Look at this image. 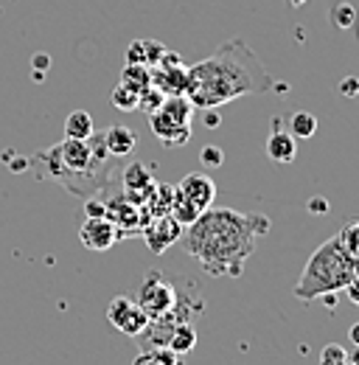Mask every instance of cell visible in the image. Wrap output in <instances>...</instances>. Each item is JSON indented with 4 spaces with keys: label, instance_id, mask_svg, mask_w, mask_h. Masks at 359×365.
Returning a JSON list of instances; mask_svg holds the SVG:
<instances>
[{
    "label": "cell",
    "instance_id": "1",
    "mask_svg": "<svg viewBox=\"0 0 359 365\" xmlns=\"http://www.w3.org/2000/svg\"><path fill=\"white\" fill-rule=\"evenodd\" d=\"M272 228L264 214H239L230 208H208L188 228H182V247L211 275L239 278L261 236Z\"/></svg>",
    "mask_w": 359,
    "mask_h": 365
},
{
    "label": "cell",
    "instance_id": "2",
    "mask_svg": "<svg viewBox=\"0 0 359 365\" xmlns=\"http://www.w3.org/2000/svg\"><path fill=\"white\" fill-rule=\"evenodd\" d=\"M286 91V85H275L261 59L247 48L244 40H230L205 62H197L185 73L182 96L194 107H219L239 96L250 93Z\"/></svg>",
    "mask_w": 359,
    "mask_h": 365
},
{
    "label": "cell",
    "instance_id": "3",
    "mask_svg": "<svg viewBox=\"0 0 359 365\" xmlns=\"http://www.w3.org/2000/svg\"><path fill=\"white\" fill-rule=\"evenodd\" d=\"M359 275V259L348 256L345 247L340 245L337 236H331L328 242H323L312 253V259L306 262L303 273L295 284V298L298 301H314L326 292H340L345 289V284Z\"/></svg>",
    "mask_w": 359,
    "mask_h": 365
},
{
    "label": "cell",
    "instance_id": "4",
    "mask_svg": "<svg viewBox=\"0 0 359 365\" xmlns=\"http://www.w3.org/2000/svg\"><path fill=\"white\" fill-rule=\"evenodd\" d=\"M137 304L149 315V320H157L177 307V292H175V287L169 281H163V273L152 270L143 278L140 289H137Z\"/></svg>",
    "mask_w": 359,
    "mask_h": 365
},
{
    "label": "cell",
    "instance_id": "5",
    "mask_svg": "<svg viewBox=\"0 0 359 365\" xmlns=\"http://www.w3.org/2000/svg\"><path fill=\"white\" fill-rule=\"evenodd\" d=\"M107 320L121 331V334H130V337H140L146 329H149V315L140 309V304L127 298V295H118L107 304Z\"/></svg>",
    "mask_w": 359,
    "mask_h": 365
},
{
    "label": "cell",
    "instance_id": "6",
    "mask_svg": "<svg viewBox=\"0 0 359 365\" xmlns=\"http://www.w3.org/2000/svg\"><path fill=\"white\" fill-rule=\"evenodd\" d=\"M140 233H143V239H146V247H149L155 256H160V253H166L175 242L182 239V225H180L172 214H163V217H155Z\"/></svg>",
    "mask_w": 359,
    "mask_h": 365
},
{
    "label": "cell",
    "instance_id": "7",
    "mask_svg": "<svg viewBox=\"0 0 359 365\" xmlns=\"http://www.w3.org/2000/svg\"><path fill=\"white\" fill-rule=\"evenodd\" d=\"M177 191L197 211H208L214 205V197H217V182L211 180V175H205V172H191L180 180Z\"/></svg>",
    "mask_w": 359,
    "mask_h": 365
},
{
    "label": "cell",
    "instance_id": "8",
    "mask_svg": "<svg viewBox=\"0 0 359 365\" xmlns=\"http://www.w3.org/2000/svg\"><path fill=\"white\" fill-rule=\"evenodd\" d=\"M79 239L88 250H110L118 242V228L107 220V217H88V222L79 228Z\"/></svg>",
    "mask_w": 359,
    "mask_h": 365
},
{
    "label": "cell",
    "instance_id": "9",
    "mask_svg": "<svg viewBox=\"0 0 359 365\" xmlns=\"http://www.w3.org/2000/svg\"><path fill=\"white\" fill-rule=\"evenodd\" d=\"M149 124H152L155 138L166 143V149H172V146H182V143H188V140H191V124H180V121H175L166 110L152 113V115H149Z\"/></svg>",
    "mask_w": 359,
    "mask_h": 365
},
{
    "label": "cell",
    "instance_id": "10",
    "mask_svg": "<svg viewBox=\"0 0 359 365\" xmlns=\"http://www.w3.org/2000/svg\"><path fill=\"white\" fill-rule=\"evenodd\" d=\"M56 152H59V160H62L65 172L85 175V172H90V169L95 166V163H93V155H90L88 140H79V138H65L62 143H56Z\"/></svg>",
    "mask_w": 359,
    "mask_h": 365
},
{
    "label": "cell",
    "instance_id": "11",
    "mask_svg": "<svg viewBox=\"0 0 359 365\" xmlns=\"http://www.w3.org/2000/svg\"><path fill=\"white\" fill-rule=\"evenodd\" d=\"M107 220L118 228V239H124L127 230H140V205L121 194L107 202Z\"/></svg>",
    "mask_w": 359,
    "mask_h": 365
},
{
    "label": "cell",
    "instance_id": "12",
    "mask_svg": "<svg viewBox=\"0 0 359 365\" xmlns=\"http://www.w3.org/2000/svg\"><path fill=\"white\" fill-rule=\"evenodd\" d=\"M267 155L272 163H281V166L292 163L295 155H298L295 138L281 127V118H272V133H269V138H267Z\"/></svg>",
    "mask_w": 359,
    "mask_h": 365
},
{
    "label": "cell",
    "instance_id": "13",
    "mask_svg": "<svg viewBox=\"0 0 359 365\" xmlns=\"http://www.w3.org/2000/svg\"><path fill=\"white\" fill-rule=\"evenodd\" d=\"M104 143H107V152L110 155H115V158H127V155H132L135 143H137V138L130 127H124V124H113L107 133H104Z\"/></svg>",
    "mask_w": 359,
    "mask_h": 365
},
{
    "label": "cell",
    "instance_id": "14",
    "mask_svg": "<svg viewBox=\"0 0 359 365\" xmlns=\"http://www.w3.org/2000/svg\"><path fill=\"white\" fill-rule=\"evenodd\" d=\"M166 346H169L175 354H188V351L197 346V329H194V323H188V320L177 323V326L169 331Z\"/></svg>",
    "mask_w": 359,
    "mask_h": 365
},
{
    "label": "cell",
    "instance_id": "15",
    "mask_svg": "<svg viewBox=\"0 0 359 365\" xmlns=\"http://www.w3.org/2000/svg\"><path fill=\"white\" fill-rule=\"evenodd\" d=\"M95 133L93 127V115L88 110H73L68 118H65V138H79V140H88Z\"/></svg>",
    "mask_w": 359,
    "mask_h": 365
},
{
    "label": "cell",
    "instance_id": "16",
    "mask_svg": "<svg viewBox=\"0 0 359 365\" xmlns=\"http://www.w3.org/2000/svg\"><path fill=\"white\" fill-rule=\"evenodd\" d=\"M124 185H127V191H149V194H152L155 178H152L149 166H143V163H130V166L124 169Z\"/></svg>",
    "mask_w": 359,
    "mask_h": 365
},
{
    "label": "cell",
    "instance_id": "17",
    "mask_svg": "<svg viewBox=\"0 0 359 365\" xmlns=\"http://www.w3.org/2000/svg\"><path fill=\"white\" fill-rule=\"evenodd\" d=\"M286 133L295 138V140H306V138H314V133H317V115L306 113V110H298V113H292V115H289V130H286Z\"/></svg>",
    "mask_w": 359,
    "mask_h": 365
},
{
    "label": "cell",
    "instance_id": "18",
    "mask_svg": "<svg viewBox=\"0 0 359 365\" xmlns=\"http://www.w3.org/2000/svg\"><path fill=\"white\" fill-rule=\"evenodd\" d=\"M121 85L135 93L146 91V88L152 85V71H149V65H124V71H121Z\"/></svg>",
    "mask_w": 359,
    "mask_h": 365
},
{
    "label": "cell",
    "instance_id": "19",
    "mask_svg": "<svg viewBox=\"0 0 359 365\" xmlns=\"http://www.w3.org/2000/svg\"><path fill=\"white\" fill-rule=\"evenodd\" d=\"M160 110H166L175 121L180 124H191V115H194V104L180 93V96H166V101H163V107Z\"/></svg>",
    "mask_w": 359,
    "mask_h": 365
},
{
    "label": "cell",
    "instance_id": "20",
    "mask_svg": "<svg viewBox=\"0 0 359 365\" xmlns=\"http://www.w3.org/2000/svg\"><path fill=\"white\" fill-rule=\"evenodd\" d=\"M169 214L177 220L182 228H188V225H191L202 211H197V208H194V205H191L180 191H175V202H172V211H169Z\"/></svg>",
    "mask_w": 359,
    "mask_h": 365
},
{
    "label": "cell",
    "instance_id": "21",
    "mask_svg": "<svg viewBox=\"0 0 359 365\" xmlns=\"http://www.w3.org/2000/svg\"><path fill=\"white\" fill-rule=\"evenodd\" d=\"M328 17H331V23H334L340 31H348V29L357 23V9H354V3L343 0V3H337V6L328 11Z\"/></svg>",
    "mask_w": 359,
    "mask_h": 365
},
{
    "label": "cell",
    "instance_id": "22",
    "mask_svg": "<svg viewBox=\"0 0 359 365\" xmlns=\"http://www.w3.org/2000/svg\"><path fill=\"white\" fill-rule=\"evenodd\" d=\"M163 101H166V93L160 91V88H155V85H149L146 91L137 93V110H143L146 115L157 113L163 107Z\"/></svg>",
    "mask_w": 359,
    "mask_h": 365
},
{
    "label": "cell",
    "instance_id": "23",
    "mask_svg": "<svg viewBox=\"0 0 359 365\" xmlns=\"http://www.w3.org/2000/svg\"><path fill=\"white\" fill-rule=\"evenodd\" d=\"M113 107H115V110H124V113H132V110H137V93L130 91V88H124V85L118 82L115 91H113Z\"/></svg>",
    "mask_w": 359,
    "mask_h": 365
},
{
    "label": "cell",
    "instance_id": "24",
    "mask_svg": "<svg viewBox=\"0 0 359 365\" xmlns=\"http://www.w3.org/2000/svg\"><path fill=\"white\" fill-rule=\"evenodd\" d=\"M337 239H340V245L345 247V253H348V256L359 259V222L345 225V228L337 233Z\"/></svg>",
    "mask_w": 359,
    "mask_h": 365
},
{
    "label": "cell",
    "instance_id": "25",
    "mask_svg": "<svg viewBox=\"0 0 359 365\" xmlns=\"http://www.w3.org/2000/svg\"><path fill=\"white\" fill-rule=\"evenodd\" d=\"M222 163H224L222 146L208 143V146H202V149H199V166H202V169H219Z\"/></svg>",
    "mask_w": 359,
    "mask_h": 365
},
{
    "label": "cell",
    "instance_id": "26",
    "mask_svg": "<svg viewBox=\"0 0 359 365\" xmlns=\"http://www.w3.org/2000/svg\"><path fill=\"white\" fill-rule=\"evenodd\" d=\"M348 349L337 346V343H328L323 351H320V365H337V363H348Z\"/></svg>",
    "mask_w": 359,
    "mask_h": 365
},
{
    "label": "cell",
    "instance_id": "27",
    "mask_svg": "<svg viewBox=\"0 0 359 365\" xmlns=\"http://www.w3.org/2000/svg\"><path fill=\"white\" fill-rule=\"evenodd\" d=\"M127 65H146V46L143 40H135L127 48Z\"/></svg>",
    "mask_w": 359,
    "mask_h": 365
},
{
    "label": "cell",
    "instance_id": "28",
    "mask_svg": "<svg viewBox=\"0 0 359 365\" xmlns=\"http://www.w3.org/2000/svg\"><path fill=\"white\" fill-rule=\"evenodd\" d=\"M143 46H146V65H152V68H155V65L160 62V56L166 53V48L160 46L157 40H143Z\"/></svg>",
    "mask_w": 359,
    "mask_h": 365
},
{
    "label": "cell",
    "instance_id": "29",
    "mask_svg": "<svg viewBox=\"0 0 359 365\" xmlns=\"http://www.w3.org/2000/svg\"><path fill=\"white\" fill-rule=\"evenodd\" d=\"M85 214L88 217H107V202L98 197H90V200H85Z\"/></svg>",
    "mask_w": 359,
    "mask_h": 365
},
{
    "label": "cell",
    "instance_id": "30",
    "mask_svg": "<svg viewBox=\"0 0 359 365\" xmlns=\"http://www.w3.org/2000/svg\"><path fill=\"white\" fill-rule=\"evenodd\" d=\"M340 93H343L345 98H359V79L357 76H345V79L340 82Z\"/></svg>",
    "mask_w": 359,
    "mask_h": 365
},
{
    "label": "cell",
    "instance_id": "31",
    "mask_svg": "<svg viewBox=\"0 0 359 365\" xmlns=\"http://www.w3.org/2000/svg\"><path fill=\"white\" fill-rule=\"evenodd\" d=\"M202 124H205L208 130H217V127H222V115L217 113V107H208V110L202 113Z\"/></svg>",
    "mask_w": 359,
    "mask_h": 365
},
{
    "label": "cell",
    "instance_id": "32",
    "mask_svg": "<svg viewBox=\"0 0 359 365\" xmlns=\"http://www.w3.org/2000/svg\"><path fill=\"white\" fill-rule=\"evenodd\" d=\"M328 200L326 197H312L309 200V214H314V217H323V214H328Z\"/></svg>",
    "mask_w": 359,
    "mask_h": 365
},
{
    "label": "cell",
    "instance_id": "33",
    "mask_svg": "<svg viewBox=\"0 0 359 365\" xmlns=\"http://www.w3.org/2000/svg\"><path fill=\"white\" fill-rule=\"evenodd\" d=\"M31 68H34V71H48V68H51V53L37 51V53L31 56Z\"/></svg>",
    "mask_w": 359,
    "mask_h": 365
},
{
    "label": "cell",
    "instance_id": "34",
    "mask_svg": "<svg viewBox=\"0 0 359 365\" xmlns=\"http://www.w3.org/2000/svg\"><path fill=\"white\" fill-rule=\"evenodd\" d=\"M345 295L351 298V304H354V307H359V275H354V278L345 284Z\"/></svg>",
    "mask_w": 359,
    "mask_h": 365
},
{
    "label": "cell",
    "instance_id": "35",
    "mask_svg": "<svg viewBox=\"0 0 359 365\" xmlns=\"http://www.w3.org/2000/svg\"><path fill=\"white\" fill-rule=\"evenodd\" d=\"M132 365H163V363H160V360H157V357L149 351V354H140V357H137Z\"/></svg>",
    "mask_w": 359,
    "mask_h": 365
},
{
    "label": "cell",
    "instance_id": "36",
    "mask_svg": "<svg viewBox=\"0 0 359 365\" xmlns=\"http://www.w3.org/2000/svg\"><path fill=\"white\" fill-rule=\"evenodd\" d=\"M26 166H28V160H26V158H14V160H9V169H11V172H17V175H20V172H26Z\"/></svg>",
    "mask_w": 359,
    "mask_h": 365
},
{
    "label": "cell",
    "instance_id": "37",
    "mask_svg": "<svg viewBox=\"0 0 359 365\" xmlns=\"http://www.w3.org/2000/svg\"><path fill=\"white\" fill-rule=\"evenodd\" d=\"M348 337H351V346H359V320L348 329Z\"/></svg>",
    "mask_w": 359,
    "mask_h": 365
},
{
    "label": "cell",
    "instance_id": "38",
    "mask_svg": "<svg viewBox=\"0 0 359 365\" xmlns=\"http://www.w3.org/2000/svg\"><path fill=\"white\" fill-rule=\"evenodd\" d=\"M348 354V365H359V346H354L351 351H345Z\"/></svg>",
    "mask_w": 359,
    "mask_h": 365
},
{
    "label": "cell",
    "instance_id": "39",
    "mask_svg": "<svg viewBox=\"0 0 359 365\" xmlns=\"http://www.w3.org/2000/svg\"><path fill=\"white\" fill-rule=\"evenodd\" d=\"M31 82H34V85H43V82H45V71H34V73H31Z\"/></svg>",
    "mask_w": 359,
    "mask_h": 365
},
{
    "label": "cell",
    "instance_id": "40",
    "mask_svg": "<svg viewBox=\"0 0 359 365\" xmlns=\"http://www.w3.org/2000/svg\"><path fill=\"white\" fill-rule=\"evenodd\" d=\"M286 3H289V6H295V9H298V6H303V3H306V0H286Z\"/></svg>",
    "mask_w": 359,
    "mask_h": 365
},
{
    "label": "cell",
    "instance_id": "41",
    "mask_svg": "<svg viewBox=\"0 0 359 365\" xmlns=\"http://www.w3.org/2000/svg\"><path fill=\"white\" fill-rule=\"evenodd\" d=\"M357 37H359V20H357Z\"/></svg>",
    "mask_w": 359,
    "mask_h": 365
},
{
    "label": "cell",
    "instance_id": "42",
    "mask_svg": "<svg viewBox=\"0 0 359 365\" xmlns=\"http://www.w3.org/2000/svg\"><path fill=\"white\" fill-rule=\"evenodd\" d=\"M337 365H348V363H337Z\"/></svg>",
    "mask_w": 359,
    "mask_h": 365
},
{
    "label": "cell",
    "instance_id": "43",
    "mask_svg": "<svg viewBox=\"0 0 359 365\" xmlns=\"http://www.w3.org/2000/svg\"><path fill=\"white\" fill-rule=\"evenodd\" d=\"M177 365H182V363H177Z\"/></svg>",
    "mask_w": 359,
    "mask_h": 365
}]
</instances>
